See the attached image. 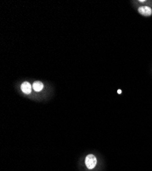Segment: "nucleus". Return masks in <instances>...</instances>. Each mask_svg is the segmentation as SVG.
Listing matches in <instances>:
<instances>
[{"label":"nucleus","instance_id":"obj_1","mask_svg":"<svg viewBox=\"0 0 152 171\" xmlns=\"http://www.w3.org/2000/svg\"><path fill=\"white\" fill-rule=\"evenodd\" d=\"M85 164L88 169H93L97 164V159L95 155L92 154L88 155L85 158Z\"/></svg>","mask_w":152,"mask_h":171},{"label":"nucleus","instance_id":"obj_2","mask_svg":"<svg viewBox=\"0 0 152 171\" xmlns=\"http://www.w3.org/2000/svg\"><path fill=\"white\" fill-rule=\"evenodd\" d=\"M139 13L142 15L148 17L151 15L152 10L149 6H141L139 8Z\"/></svg>","mask_w":152,"mask_h":171},{"label":"nucleus","instance_id":"obj_3","mask_svg":"<svg viewBox=\"0 0 152 171\" xmlns=\"http://www.w3.org/2000/svg\"><path fill=\"white\" fill-rule=\"evenodd\" d=\"M20 88H21V91L26 95L31 93L32 92V85L28 82H23L21 84V86H20Z\"/></svg>","mask_w":152,"mask_h":171},{"label":"nucleus","instance_id":"obj_4","mask_svg":"<svg viewBox=\"0 0 152 171\" xmlns=\"http://www.w3.org/2000/svg\"><path fill=\"white\" fill-rule=\"evenodd\" d=\"M32 87H33V89H34L35 91L40 92L43 89L44 85L43 83L40 82V81H36V82H35L34 84H33Z\"/></svg>","mask_w":152,"mask_h":171},{"label":"nucleus","instance_id":"obj_5","mask_svg":"<svg viewBox=\"0 0 152 171\" xmlns=\"http://www.w3.org/2000/svg\"><path fill=\"white\" fill-rule=\"evenodd\" d=\"M117 92H118V93H119V94H121V90H120V89H119V90H118V91H117Z\"/></svg>","mask_w":152,"mask_h":171}]
</instances>
